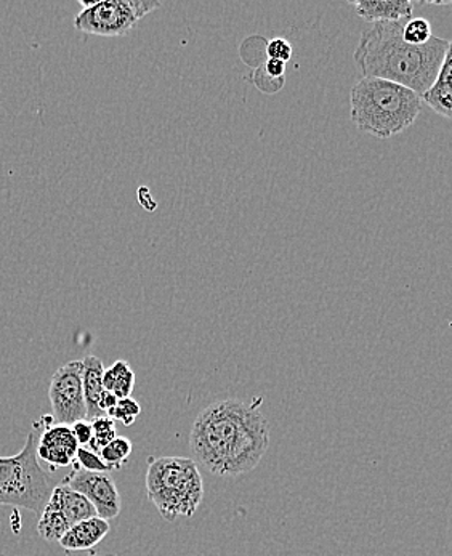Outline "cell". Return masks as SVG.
Masks as SVG:
<instances>
[{
  "label": "cell",
  "instance_id": "6da1fadb",
  "mask_svg": "<svg viewBox=\"0 0 452 556\" xmlns=\"http://www.w3.org/2000/svg\"><path fill=\"white\" fill-rule=\"evenodd\" d=\"M262 400H224L196 417L190 447L196 464L218 477H238L254 470L269 446V424Z\"/></svg>",
  "mask_w": 452,
  "mask_h": 556
},
{
  "label": "cell",
  "instance_id": "7a4b0ae2",
  "mask_svg": "<svg viewBox=\"0 0 452 556\" xmlns=\"http://www.w3.org/2000/svg\"><path fill=\"white\" fill-rule=\"evenodd\" d=\"M403 22L374 23L361 34L355 63L361 76L384 79L424 96L437 79L452 43L431 37L425 46L404 42Z\"/></svg>",
  "mask_w": 452,
  "mask_h": 556
},
{
  "label": "cell",
  "instance_id": "3957f363",
  "mask_svg": "<svg viewBox=\"0 0 452 556\" xmlns=\"http://www.w3.org/2000/svg\"><path fill=\"white\" fill-rule=\"evenodd\" d=\"M422 111L420 97L398 84L363 77L350 93V116L356 129L388 140L410 129Z\"/></svg>",
  "mask_w": 452,
  "mask_h": 556
},
{
  "label": "cell",
  "instance_id": "277c9868",
  "mask_svg": "<svg viewBox=\"0 0 452 556\" xmlns=\"http://www.w3.org/2000/svg\"><path fill=\"white\" fill-rule=\"evenodd\" d=\"M147 494L165 521L193 517L204 497L198 464L188 457H151Z\"/></svg>",
  "mask_w": 452,
  "mask_h": 556
},
{
  "label": "cell",
  "instance_id": "5b68a950",
  "mask_svg": "<svg viewBox=\"0 0 452 556\" xmlns=\"http://www.w3.org/2000/svg\"><path fill=\"white\" fill-rule=\"evenodd\" d=\"M36 431L28 434L16 456L0 457V505L39 514L52 495V481L36 454Z\"/></svg>",
  "mask_w": 452,
  "mask_h": 556
},
{
  "label": "cell",
  "instance_id": "8992f818",
  "mask_svg": "<svg viewBox=\"0 0 452 556\" xmlns=\"http://www.w3.org/2000/svg\"><path fill=\"white\" fill-rule=\"evenodd\" d=\"M83 10L74 18V28L101 37H121L131 31L145 16L160 9L150 0H79Z\"/></svg>",
  "mask_w": 452,
  "mask_h": 556
},
{
  "label": "cell",
  "instance_id": "52a82bcc",
  "mask_svg": "<svg viewBox=\"0 0 452 556\" xmlns=\"http://www.w3.org/2000/svg\"><path fill=\"white\" fill-rule=\"evenodd\" d=\"M50 406L60 426H73L87 419L83 390V361H71L56 369L50 380Z\"/></svg>",
  "mask_w": 452,
  "mask_h": 556
},
{
  "label": "cell",
  "instance_id": "ba28073f",
  "mask_svg": "<svg viewBox=\"0 0 452 556\" xmlns=\"http://www.w3.org/2000/svg\"><path fill=\"white\" fill-rule=\"evenodd\" d=\"M74 470L63 480L71 490L83 494L96 508L101 520H113L121 514V494L113 478L108 473L83 470L74 462Z\"/></svg>",
  "mask_w": 452,
  "mask_h": 556
},
{
  "label": "cell",
  "instance_id": "9c48e42d",
  "mask_svg": "<svg viewBox=\"0 0 452 556\" xmlns=\"http://www.w3.org/2000/svg\"><path fill=\"white\" fill-rule=\"evenodd\" d=\"M77 444L70 426H52L46 428L37 440V458L47 462L52 470L70 467L76 462Z\"/></svg>",
  "mask_w": 452,
  "mask_h": 556
},
{
  "label": "cell",
  "instance_id": "30bf717a",
  "mask_svg": "<svg viewBox=\"0 0 452 556\" xmlns=\"http://www.w3.org/2000/svg\"><path fill=\"white\" fill-rule=\"evenodd\" d=\"M357 16L367 23L403 22L413 16L414 3L410 0H361L350 2Z\"/></svg>",
  "mask_w": 452,
  "mask_h": 556
},
{
  "label": "cell",
  "instance_id": "8fae6325",
  "mask_svg": "<svg viewBox=\"0 0 452 556\" xmlns=\"http://www.w3.org/2000/svg\"><path fill=\"white\" fill-rule=\"evenodd\" d=\"M110 523L101 518L92 517L89 520L80 521L71 526L66 534L60 539L59 544L65 548L66 552H80L90 551L100 544L108 532H110Z\"/></svg>",
  "mask_w": 452,
  "mask_h": 556
},
{
  "label": "cell",
  "instance_id": "7c38bea8",
  "mask_svg": "<svg viewBox=\"0 0 452 556\" xmlns=\"http://www.w3.org/2000/svg\"><path fill=\"white\" fill-rule=\"evenodd\" d=\"M452 47L444 56L437 79L434 80L427 92L420 97L422 103H427L435 113L451 119L452 108Z\"/></svg>",
  "mask_w": 452,
  "mask_h": 556
},
{
  "label": "cell",
  "instance_id": "4fadbf2b",
  "mask_svg": "<svg viewBox=\"0 0 452 556\" xmlns=\"http://www.w3.org/2000/svg\"><path fill=\"white\" fill-rule=\"evenodd\" d=\"M49 504L59 508L71 526L80 523V521L89 520V518L97 517L96 508L93 505L84 497L79 492L71 490L65 483H60L59 486L53 488L52 495H50Z\"/></svg>",
  "mask_w": 452,
  "mask_h": 556
},
{
  "label": "cell",
  "instance_id": "5bb4252c",
  "mask_svg": "<svg viewBox=\"0 0 452 556\" xmlns=\"http://www.w3.org/2000/svg\"><path fill=\"white\" fill-rule=\"evenodd\" d=\"M104 366L100 358L89 355L83 359V390L84 400H86L87 420L103 417L98 409V400H100L103 389Z\"/></svg>",
  "mask_w": 452,
  "mask_h": 556
},
{
  "label": "cell",
  "instance_id": "9a60e30c",
  "mask_svg": "<svg viewBox=\"0 0 452 556\" xmlns=\"http://www.w3.org/2000/svg\"><path fill=\"white\" fill-rule=\"evenodd\" d=\"M135 387V372L129 363L124 359L116 361L113 366L104 369L103 389L113 393L117 400L131 396Z\"/></svg>",
  "mask_w": 452,
  "mask_h": 556
},
{
  "label": "cell",
  "instance_id": "2e32d148",
  "mask_svg": "<svg viewBox=\"0 0 452 556\" xmlns=\"http://www.w3.org/2000/svg\"><path fill=\"white\" fill-rule=\"evenodd\" d=\"M71 528L70 521L65 515L47 502L43 510L40 511L39 521H37V534L47 542H59Z\"/></svg>",
  "mask_w": 452,
  "mask_h": 556
},
{
  "label": "cell",
  "instance_id": "e0dca14e",
  "mask_svg": "<svg viewBox=\"0 0 452 556\" xmlns=\"http://www.w3.org/2000/svg\"><path fill=\"white\" fill-rule=\"evenodd\" d=\"M131 450H134V446H131L130 440L124 437H116L100 451L98 456L114 471L120 470V468L126 465L127 458L130 457Z\"/></svg>",
  "mask_w": 452,
  "mask_h": 556
},
{
  "label": "cell",
  "instance_id": "ac0fdd59",
  "mask_svg": "<svg viewBox=\"0 0 452 556\" xmlns=\"http://www.w3.org/2000/svg\"><path fill=\"white\" fill-rule=\"evenodd\" d=\"M90 422H92L93 434L87 450L100 454V451L117 437L116 422L108 416L97 417V419L90 420Z\"/></svg>",
  "mask_w": 452,
  "mask_h": 556
},
{
  "label": "cell",
  "instance_id": "d6986e66",
  "mask_svg": "<svg viewBox=\"0 0 452 556\" xmlns=\"http://www.w3.org/2000/svg\"><path fill=\"white\" fill-rule=\"evenodd\" d=\"M434 37L431 25L425 18H410L403 26L404 42L411 46H425Z\"/></svg>",
  "mask_w": 452,
  "mask_h": 556
},
{
  "label": "cell",
  "instance_id": "ffe728a7",
  "mask_svg": "<svg viewBox=\"0 0 452 556\" xmlns=\"http://www.w3.org/2000/svg\"><path fill=\"white\" fill-rule=\"evenodd\" d=\"M140 413V404H138V401H135L134 397L129 396L117 400L116 406H114L106 416L113 419L114 422H121L123 426L130 427L134 426Z\"/></svg>",
  "mask_w": 452,
  "mask_h": 556
},
{
  "label": "cell",
  "instance_id": "44dd1931",
  "mask_svg": "<svg viewBox=\"0 0 452 556\" xmlns=\"http://www.w3.org/2000/svg\"><path fill=\"white\" fill-rule=\"evenodd\" d=\"M76 464L79 465V468L86 471H92V473H110V467L101 460V457L98 456L93 451L87 450V447H79L76 454Z\"/></svg>",
  "mask_w": 452,
  "mask_h": 556
},
{
  "label": "cell",
  "instance_id": "7402d4cb",
  "mask_svg": "<svg viewBox=\"0 0 452 556\" xmlns=\"http://www.w3.org/2000/svg\"><path fill=\"white\" fill-rule=\"evenodd\" d=\"M292 46L285 37H275L266 43V55L269 60H278V62L288 63L292 59Z\"/></svg>",
  "mask_w": 452,
  "mask_h": 556
},
{
  "label": "cell",
  "instance_id": "603a6c76",
  "mask_svg": "<svg viewBox=\"0 0 452 556\" xmlns=\"http://www.w3.org/2000/svg\"><path fill=\"white\" fill-rule=\"evenodd\" d=\"M71 431H73L74 438H76L77 444L79 447L89 446L90 440H92V422L90 420H79V422H74L71 426Z\"/></svg>",
  "mask_w": 452,
  "mask_h": 556
},
{
  "label": "cell",
  "instance_id": "cb8c5ba5",
  "mask_svg": "<svg viewBox=\"0 0 452 556\" xmlns=\"http://www.w3.org/2000/svg\"><path fill=\"white\" fill-rule=\"evenodd\" d=\"M263 71H265L266 76L272 77V79L282 80L286 74V63L268 59L265 65H263Z\"/></svg>",
  "mask_w": 452,
  "mask_h": 556
},
{
  "label": "cell",
  "instance_id": "d4e9b609",
  "mask_svg": "<svg viewBox=\"0 0 452 556\" xmlns=\"http://www.w3.org/2000/svg\"><path fill=\"white\" fill-rule=\"evenodd\" d=\"M116 404L117 397L114 396L113 393L104 390V392L101 393L100 400H98V409H100V413L103 414V416H106V414L110 413Z\"/></svg>",
  "mask_w": 452,
  "mask_h": 556
},
{
  "label": "cell",
  "instance_id": "484cf974",
  "mask_svg": "<svg viewBox=\"0 0 452 556\" xmlns=\"http://www.w3.org/2000/svg\"><path fill=\"white\" fill-rule=\"evenodd\" d=\"M89 556H100V555L92 554V555H89Z\"/></svg>",
  "mask_w": 452,
  "mask_h": 556
}]
</instances>
